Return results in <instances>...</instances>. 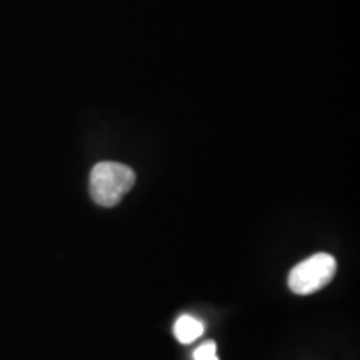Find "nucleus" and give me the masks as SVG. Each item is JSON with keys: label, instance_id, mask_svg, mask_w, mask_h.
<instances>
[{"label": "nucleus", "instance_id": "obj_1", "mask_svg": "<svg viewBox=\"0 0 360 360\" xmlns=\"http://www.w3.org/2000/svg\"><path fill=\"white\" fill-rule=\"evenodd\" d=\"M135 184V174L119 162H98L90 172L89 191L96 204L114 207Z\"/></svg>", "mask_w": 360, "mask_h": 360}, {"label": "nucleus", "instance_id": "obj_2", "mask_svg": "<svg viewBox=\"0 0 360 360\" xmlns=\"http://www.w3.org/2000/svg\"><path fill=\"white\" fill-rule=\"evenodd\" d=\"M337 262L330 254H314L297 264L289 276V287L297 295H310L327 285L335 276Z\"/></svg>", "mask_w": 360, "mask_h": 360}, {"label": "nucleus", "instance_id": "obj_3", "mask_svg": "<svg viewBox=\"0 0 360 360\" xmlns=\"http://www.w3.org/2000/svg\"><path fill=\"white\" fill-rule=\"evenodd\" d=\"M204 323L197 321V319L191 317V315H182V317H179L174 326L175 339L182 342V344H192L193 340H197L202 334H204Z\"/></svg>", "mask_w": 360, "mask_h": 360}, {"label": "nucleus", "instance_id": "obj_4", "mask_svg": "<svg viewBox=\"0 0 360 360\" xmlns=\"http://www.w3.org/2000/svg\"><path fill=\"white\" fill-rule=\"evenodd\" d=\"M193 360H219L215 342H205L193 352Z\"/></svg>", "mask_w": 360, "mask_h": 360}]
</instances>
